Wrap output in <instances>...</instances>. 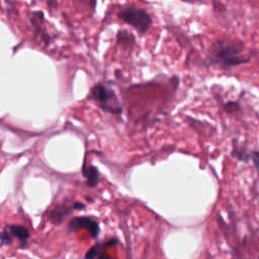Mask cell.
I'll use <instances>...</instances> for the list:
<instances>
[{"label": "cell", "instance_id": "1", "mask_svg": "<svg viewBox=\"0 0 259 259\" xmlns=\"http://www.w3.org/2000/svg\"><path fill=\"white\" fill-rule=\"evenodd\" d=\"M210 60L223 69H231L250 62V57L244 55V47L233 40L221 38L212 44Z\"/></svg>", "mask_w": 259, "mask_h": 259}, {"label": "cell", "instance_id": "2", "mask_svg": "<svg viewBox=\"0 0 259 259\" xmlns=\"http://www.w3.org/2000/svg\"><path fill=\"white\" fill-rule=\"evenodd\" d=\"M89 98L97 101L104 111L110 113H120L121 106L118 102V99L115 93L108 87L97 84L91 88L89 93Z\"/></svg>", "mask_w": 259, "mask_h": 259}, {"label": "cell", "instance_id": "3", "mask_svg": "<svg viewBox=\"0 0 259 259\" xmlns=\"http://www.w3.org/2000/svg\"><path fill=\"white\" fill-rule=\"evenodd\" d=\"M117 16L120 20L130 24L141 33L148 31L152 25V18L149 13L144 9H140L134 6L120 10Z\"/></svg>", "mask_w": 259, "mask_h": 259}, {"label": "cell", "instance_id": "4", "mask_svg": "<svg viewBox=\"0 0 259 259\" xmlns=\"http://www.w3.org/2000/svg\"><path fill=\"white\" fill-rule=\"evenodd\" d=\"M70 232L76 231L78 229H85L92 238H96L100 232L99 224L90 217H75L71 219L68 225Z\"/></svg>", "mask_w": 259, "mask_h": 259}, {"label": "cell", "instance_id": "5", "mask_svg": "<svg viewBox=\"0 0 259 259\" xmlns=\"http://www.w3.org/2000/svg\"><path fill=\"white\" fill-rule=\"evenodd\" d=\"M82 173L84 177H86L87 185L89 187H95L99 183V172L97 168L93 165L87 166L86 161H84L83 167H82Z\"/></svg>", "mask_w": 259, "mask_h": 259}, {"label": "cell", "instance_id": "6", "mask_svg": "<svg viewBox=\"0 0 259 259\" xmlns=\"http://www.w3.org/2000/svg\"><path fill=\"white\" fill-rule=\"evenodd\" d=\"M7 229L11 235V237L16 238L19 243L21 244V247L23 248L24 245L26 244L27 239L29 238V233L28 230L20 225H9L7 226Z\"/></svg>", "mask_w": 259, "mask_h": 259}, {"label": "cell", "instance_id": "7", "mask_svg": "<svg viewBox=\"0 0 259 259\" xmlns=\"http://www.w3.org/2000/svg\"><path fill=\"white\" fill-rule=\"evenodd\" d=\"M74 209L73 205H66V204H61L57 207H55L52 211H51V215H50V220L55 224V225H59L63 222V220Z\"/></svg>", "mask_w": 259, "mask_h": 259}, {"label": "cell", "instance_id": "8", "mask_svg": "<svg viewBox=\"0 0 259 259\" xmlns=\"http://www.w3.org/2000/svg\"><path fill=\"white\" fill-rule=\"evenodd\" d=\"M233 155L240 161L247 162L250 159V154L246 150H234Z\"/></svg>", "mask_w": 259, "mask_h": 259}, {"label": "cell", "instance_id": "9", "mask_svg": "<svg viewBox=\"0 0 259 259\" xmlns=\"http://www.w3.org/2000/svg\"><path fill=\"white\" fill-rule=\"evenodd\" d=\"M99 247H100V245H95V246L91 247L89 249V251L86 253L85 258L86 259H95V258H97V256L99 254V251H100Z\"/></svg>", "mask_w": 259, "mask_h": 259}, {"label": "cell", "instance_id": "10", "mask_svg": "<svg viewBox=\"0 0 259 259\" xmlns=\"http://www.w3.org/2000/svg\"><path fill=\"white\" fill-rule=\"evenodd\" d=\"M225 108H226V111L230 113H234L240 110V105L236 101H230V102H227V104L225 105Z\"/></svg>", "mask_w": 259, "mask_h": 259}, {"label": "cell", "instance_id": "11", "mask_svg": "<svg viewBox=\"0 0 259 259\" xmlns=\"http://www.w3.org/2000/svg\"><path fill=\"white\" fill-rule=\"evenodd\" d=\"M12 241V237L10 235L9 232L7 231H3L0 233V242L4 245H9Z\"/></svg>", "mask_w": 259, "mask_h": 259}, {"label": "cell", "instance_id": "12", "mask_svg": "<svg viewBox=\"0 0 259 259\" xmlns=\"http://www.w3.org/2000/svg\"><path fill=\"white\" fill-rule=\"evenodd\" d=\"M250 159L252 160L255 168L259 173V151H252L250 153Z\"/></svg>", "mask_w": 259, "mask_h": 259}, {"label": "cell", "instance_id": "13", "mask_svg": "<svg viewBox=\"0 0 259 259\" xmlns=\"http://www.w3.org/2000/svg\"><path fill=\"white\" fill-rule=\"evenodd\" d=\"M73 207H74L75 210H78V209L84 208V207H85V204H84L83 202H81V201H76V202L73 203Z\"/></svg>", "mask_w": 259, "mask_h": 259}, {"label": "cell", "instance_id": "14", "mask_svg": "<svg viewBox=\"0 0 259 259\" xmlns=\"http://www.w3.org/2000/svg\"><path fill=\"white\" fill-rule=\"evenodd\" d=\"M97 258H98V259H111V258H110V256H109L106 252L101 251V250L99 251V254H98Z\"/></svg>", "mask_w": 259, "mask_h": 259}]
</instances>
